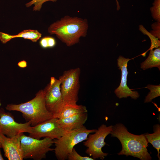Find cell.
<instances>
[{
	"instance_id": "cell-1",
	"label": "cell",
	"mask_w": 160,
	"mask_h": 160,
	"mask_svg": "<svg viewBox=\"0 0 160 160\" xmlns=\"http://www.w3.org/2000/svg\"><path fill=\"white\" fill-rule=\"evenodd\" d=\"M88 28L87 19L66 15L52 24L48 32L51 35L55 34L62 42L70 47L79 42L81 37L87 36Z\"/></svg>"
},
{
	"instance_id": "cell-16",
	"label": "cell",
	"mask_w": 160,
	"mask_h": 160,
	"mask_svg": "<svg viewBox=\"0 0 160 160\" xmlns=\"http://www.w3.org/2000/svg\"><path fill=\"white\" fill-rule=\"evenodd\" d=\"M154 133L144 135L148 143H151L156 149L158 154L157 155L159 159H160V125L157 124L153 126Z\"/></svg>"
},
{
	"instance_id": "cell-19",
	"label": "cell",
	"mask_w": 160,
	"mask_h": 160,
	"mask_svg": "<svg viewBox=\"0 0 160 160\" xmlns=\"http://www.w3.org/2000/svg\"><path fill=\"white\" fill-rule=\"evenodd\" d=\"M139 30L144 35H147L150 39L151 46L150 47L148 50H152L153 48H157L160 46V39L156 38L148 32L142 25H139Z\"/></svg>"
},
{
	"instance_id": "cell-8",
	"label": "cell",
	"mask_w": 160,
	"mask_h": 160,
	"mask_svg": "<svg viewBox=\"0 0 160 160\" xmlns=\"http://www.w3.org/2000/svg\"><path fill=\"white\" fill-rule=\"evenodd\" d=\"M60 83L59 79L51 77L49 83L43 89L46 107L54 118L62 111L65 105L60 91Z\"/></svg>"
},
{
	"instance_id": "cell-23",
	"label": "cell",
	"mask_w": 160,
	"mask_h": 160,
	"mask_svg": "<svg viewBox=\"0 0 160 160\" xmlns=\"http://www.w3.org/2000/svg\"><path fill=\"white\" fill-rule=\"evenodd\" d=\"M153 30L150 32L159 39H160V22L156 21L151 25Z\"/></svg>"
},
{
	"instance_id": "cell-11",
	"label": "cell",
	"mask_w": 160,
	"mask_h": 160,
	"mask_svg": "<svg viewBox=\"0 0 160 160\" xmlns=\"http://www.w3.org/2000/svg\"><path fill=\"white\" fill-rule=\"evenodd\" d=\"M130 59L120 56L118 59L117 65L119 69L121 70V79L119 87L114 91L117 97L119 99L127 98L130 97L132 99L136 100L140 96V95L136 91H132L127 85V78L128 72L127 68V64Z\"/></svg>"
},
{
	"instance_id": "cell-12",
	"label": "cell",
	"mask_w": 160,
	"mask_h": 160,
	"mask_svg": "<svg viewBox=\"0 0 160 160\" xmlns=\"http://www.w3.org/2000/svg\"><path fill=\"white\" fill-rule=\"evenodd\" d=\"M23 133L10 138L0 133V141L4 156L9 160L23 159L20 142V137Z\"/></svg>"
},
{
	"instance_id": "cell-25",
	"label": "cell",
	"mask_w": 160,
	"mask_h": 160,
	"mask_svg": "<svg viewBox=\"0 0 160 160\" xmlns=\"http://www.w3.org/2000/svg\"><path fill=\"white\" fill-rule=\"evenodd\" d=\"M47 36L48 47L51 48L55 47L56 44V41L55 38L52 36Z\"/></svg>"
},
{
	"instance_id": "cell-20",
	"label": "cell",
	"mask_w": 160,
	"mask_h": 160,
	"mask_svg": "<svg viewBox=\"0 0 160 160\" xmlns=\"http://www.w3.org/2000/svg\"><path fill=\"white\" fill-rule=\"evenodd\" d=\"M150 8L151 15L156 21L160 22V0H154Z\"/></svg>"
},
{
	"instance_id": "cell-27",
	"label": "cell",
	"mask_w": 160,
	"mask_h": 160,
	"mask_svg": "<svg viewBox=\"0 0 160 160\" xmlns=\"http://www.w3.org/2000/svg\"><path fill=\"white\" fill-rule=\"evenodd\" d=\"M17 65L20 68H24L27 66V63L25 61L23 60L18 62Z\"/></svg>"
},
{
	"instance_id": "cell-14",
	"label": "cell",
	"mask_w": 160,
	"mask_h": 160,
	"mask_svg": "<svg viewBox=\"0 0 160 160\" xmlns=\"http://www.w3.org/2000/svg\"><path fill=\"white\" fill-rule=\"evenodd\" d=\"M149 55L147 59L140 65V67L144 70L153 67L160 69V48L154 50H150Z\"/></svg>"
},
{
	"instance_id": "cell-29",
	"label": "cell",
	"mask_w": 160,
	"mask_h": 160,
	"mask_svg": "<svg viewBox=\"0 0 160 160\" xmlns=\"http://www.w3.org/2000/svg\"><path fill=\"white\" fill-rule=\"evenodd\" d=\"M4 159L3 158V157L1 150V148H0V160H4Z\"/></svg>"
},
{
	"instance_id": "cell-17",
	"label": "cell",
	"mask_w": 160,
	"mask_h": 160,
	"mask_svg": "<svg viewBox=\"0 0 160 160\" xmlns=\"http://www.w3.org/2000/svg\"><path fill=\"white\" fill-rule=\"evenodd\" d=\"M42 34L37 30L28 29L24 30L18 34L14 35V38H22L36 42L41 37Z\"/></svg>"
},
{
	"instance_id": "cell-18",
	"label": "cell",
	"mask_w": 160,
	"mask_h": 160,
	"mask_svg": "<svg viewBox=\"0 0 160 160\" xmlns=\"http://www.w3.org/2000/svg\"><path fill=\"white\" fill-rule=\"evenodd\" d=\"M150 90V92L145 97V103L151 102L153 99L160 95V85L148 84L145 87Z\"/></svg>"
},
{
	"instance_id": "cell-7",
	"label": "cell",
	"mask_w": 160,
	"mask_h": 160,
	"mask_svg": "<svg viewBox=\"0 0 160 160\" xmlns=\"http://www.w3.org/2000/svg\"><path fill=\"white\" fill-rule=\"evenodd\" d=\"M112 125L107 126L103 124L93 134H89L84 145L87 148L86 153L94 159L100 158L103 160L108 155L107 153L103 152L102 148L106 144L105 140L106 136L110 134L113 129Z\"/></svg>"
},
{
	"instance_id": "cell-24",
	"label": "cell",
	"mask_w": 160,
	"mask_h": 160,
	"mask_svg": "<svg viewBox=\"0 0 160 160\" xmlns=\"http://www.w3.org/2000/svg\"><path fill=\"white\" fill-rule=\"evenodd\" d=\"M13 38H14V35L0 32V40L3 44L6 43Z\"/></svg>"
},
{
	"instance_id": "cell-30",
	"label": "cell",
	"mask_w": 160,
	"mask_h": 160,
	"mask_svg": "<svg viewBox=\"0 0 160 160\" xmlns=\"http://www.w3.org/2000/svg\"><path fill=\"white\" fill-rule=\"evenodd\" d=\"M2 148L1 145L0 141V148Z\"/></svg>"
},
{
	"instance_id": "cell-5",
	"label": "cell",
	"mask_w": 160,
	"mask_h": 160,
	"mask_svg": "<svg viewBox=\"0 0 160 160\" xmlns=\"http://www.w3.org/2000/svg\"><path fill=\"white\" fill-rule=\"evenodd\" d=\"M20 142L23 159L41 160L46 158L47 153L54 150L51 148L54 143V140L49 138L38 139L23 133Z\"/></svg>"
},
{
	"instance_id": "cell-2",
	"label": "cell",
	"mask_w": 160,
	"mask_h": 160,
	"mask_svg": "<svg viewBox=\"0 0 160 160\" xmlns=\"http://www.w3.org/2000/svg\"><path fill=\"white\" fill-rule=\"evenodd\" d=\"M110 134L117 138L121 144V150L119 155L132 156L141 160H151L152 159L147 148L148 142L144 135H137L131 133L122 124H116L113 126Z\"/></svg>"
},
{
	"instance_id": "cell-22",
	"label": "cell",
	"mask_w": 160,
	"mask_h": 160,
	"mask_svg": "<svg viewBox=\"0 0 160 160\" xmlns=\"http://www.w3.org/2000/svg\"><path fill=\"white\" fill-rule=\"evenodd\" d=\"M57 0H32L26 4L25 5L27 7L31 6L32 4L34 5L33 7V11H40L42 4L44 2L50 1L55 2Z\"/></svg>"
},
{
	"instance_id": "cell-9",
	"label": "cell",
	"mask_w": 160,
	"mask_h": 160,
	"mask_svg": "<svg viewBox=\"0 0 160 160\" xmlns=\"http://www.w3.org/2000/svg\"><path fill=\"white\" fill-rule=\"evenodd\" d=\"M31 127L30 122L17 123L11 113L0 108V133L7 137L11 138L24 132L29 133Z\"/></svg>"
},
{
	"instance_id": "cell-10",
	"label": "cell",
	"mask_w": 160,
	"mask_h": 160,
	"mask_svg": "<svg viewBox=\"0 0 160 160\" xmlns=\"http://www.w3.org/2000/svg\"><path fill=\"white\" fill-rule=\"evenodd\" d=\"M57 118L52 117L37 125L32 127L29 136L40 139L47 137L58 139L67 131L62 129L57 122Z\"/></svg>"
},
{
	"instance_id": "cell-4",
	"label": "cell",
	"mask_w": 160,
	"mask_h": 160,
	"mask_svg": "<svg viewBox=\"0 0 160 160\" xmlns=\"http://www.w3.org/2000/svg\"><path fill=\"white\" fill-rule=\"evenodd\" d=\"M96 130L87 129L84 126L78 129L67 131L60 138L54 140L55 146L54 150L57 159H67L74 146L86 140L89 135L94 133Z\"/></svg>"
},
{
	"instance_id": "cell-28",
	"label": "cell",
	"mask_w": 160,
	"mask_h": 160,
	"mask_svg": "<svg viewBox=\"0 0 160 160\" xmlns=\"http://www.w3.org/2000/svg\"><path fill=\"white\" fill-rule=\"evenodd\" d=\"M116 9L117 10H119L120 8V6L119 5V3L118 1V0H116Z\"/></svg>"
},
{
	"instance_id": "cell-3",
	"label": "cell",
	"mask_w": 160,
	"mask_h": 160,
	"mask_svg": "<svg viewBox=\"0 0 160 160\" xmlns=\"http://www.w3.org/2000/svg\"><path fill=\"white\" fill-rule=\"evenodd\" d=\"M5 108L9 111L21 112L23 117L27 122H30L32 127L53 117V115L46 107L42 89L38 92L35 97L30 100L18 104H8Z\"/></svg>"
},
{
	"instance_id": "cell-6",
	"label": "cell",
	"mask_w": 160,
	"mask_h": 160,
	"mask_svg": "<svg viewBox=\"0 0 160 160\" xmlns=\"http://www.w3.org/2000/svg\"><path fill=\"white\" fill-rule=\"evenodd\" d=\"M81 70L79 68L65 71L59 79L60 91L65 104L76 105L78 100Z\"/></svg>"
},
{
	"instance_id": "cell-15",
	"label": "cell",
	"mask_w": 160,
	"mask_h": 160,
	"mask_svg": "<svg viewBox=\"0 0 160 160\" xmlns=\"http://www.w3.org/2000/svg\"><path fill=\"white\" fill-rule=\"evenodd\" d=\"M86 107L82 105L65 104L62 111L55 118L62 119L70 117L75 115L87 112Z\"/></svg>"
},
{
	"instance_id": "cell-13",
	"label": "cell",
	"mask_w": 160,
	"mask_h": 160,
	"mask_svg": "<svg viewBox=\"0 0 160 160\" xmlns=\"http://www.w3.org/2000/svg\"><path fill=\"white\" fill-rule=\"evenodd\" d=\"M88 118L87 112L80 113L64 118L57 119L60 127L67 131L78 129L84 127Z\"/></svg>"
},
{
	"instance_id": "cell-26",
	"label": "cell",
	"mask_w": 160,
	"mask_h": 160,
	"mask_svg": "<svg viewBox=\"0 0 160 160\" xmlns=\"http://www.w3.org/2000/svg\"><path fill=\"white\" fill-rule=\"evenodd\" d=\"M39 44L41 47L44 49L48 48L47 42V36H44L39 41Z\"/></svg>"
},
{
	"instance_id": "cell-21",
	"label": "cell",
	"mask_w": 160,
	"mask_h": 160,
	"mask_svg": "<svg viewBox=\"0 0 160 160\" xmlns=\"http://www.w3.org/2000/svg\"><path fill=\"white\" fill-rule=\"evenodd\" d=\"M69 160H94L93 158L87 156H82L79 155L73 148L68 156Z\"/></svg>"
}]
</instances>
